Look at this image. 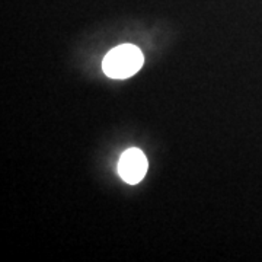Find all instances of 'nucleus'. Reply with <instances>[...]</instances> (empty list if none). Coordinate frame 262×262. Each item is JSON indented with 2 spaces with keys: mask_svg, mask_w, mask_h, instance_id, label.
<instances>
[{
  "mask_svg": "<svg viewBox=\"0 0 262 262\" xmlns=\"http://www.w3.org/2000/svg\"><path fill=\"white\" fill-rule=\"evenodd\" d=\"M149 168L147 159L140 149L125 150L120 158L118 173L124 182L130 185H137L141 179L146 177Z\"/></svg>",
  "mask_w": 262,
  "mask_h": 262,
  "instance_id": "obj_2",
  "label": "nucleus"
},
{
  "mask_svg": "<svg viewBox=\"0 0 262 262\" xmlns=\"http://www.w3.org/2000/svg\"><path fill=\"white\" fill-rule=\"evenodd\" d=\"M144 56L140 48L133 44H122L113 48L102 61V70L111 79H128L141 69Z\"/></svg>",
  "mask_w": 262,
  "mask_h": 262,
  "instance_id": "obj_1",
  "label": "nucleus"
}]
</instances>
